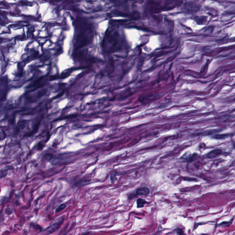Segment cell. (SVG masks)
Instances as JSON below:
<instances>
[{
	"mask_svg": "<svg viewBox=\"0 0 235 235\" xmlns=\"http://www.w3.org/2000/svg\"><path fill=\"white\" fill-rule=\"evenodd\" d=\"M184 179L185 180H188V181H194V180H196V179L189 178V177H185Z\"/></svg>",
	"mask_w": 235,
	"mask_h": 235,
	"instance_id": "12",
	"label": "cell"
},
{
	"mask_svg": "<svg viewBox=\"0 0 235 235\" xmlns=\"http://www.w3.org/2000/svg\"><path fill=\"white\" fill-rule=\"evenodd\" d=\"M13 168L11 166H7L0 170V178L5 177L7 174L9 170H13Z\"/></svg>",
	"mask_w": 235,
	"mask_h": 235,
	"instance_id": "4",
	"label": "cell"
},
{
	"mask_svg": "<svg viewBox=\"0 0 235 235\" xmlns=\"http://www.w3.org/2000/svg\"><path fill=\"white\" fill-rule=\"evenodd\" d=\"M118 175V173L116 172H113V173L111 175L110 179L111 180V182L113 183H115V181L117 180V175Z\"/></svg>",
	"mask_w": 235,
	"mask_h": 235,
	"instance_id": "7",
	"label": "cell"
},
{
	"mask_svg": "<svg viewBox=\"0 0 235 235\" xmlns=\"http://www.w3.org/2000/svg\"><path fill=\"white\" fill-rule=\"evenodd\" d=\"M63 219H62L60 220L59 222H57L54 224H53L52 225H51L50 227H48L46 230H45V233L47 234H51L53 232H55V231L57 230L60 227H61L62 224L63 223Z\"/></svg>",
	"mask_w": 235,
	"mask_h": 235,
	"instance_id": "1",
	"label": "cell"
},
{
	"mask_svg": "<svg viewBox=\"0 0 235 235\" xmlns=\"http://www.w3.org/2000/svg\"><path fill=\"white\" fill-rule=\"evenodd\" d=\"M222 153V150L220 149H214L209 152L207 154V157L209 158H213L217 157Z\"/></svg>",
	"mask_w": 235,
	"mask_h": 235,
	"instance_id": "2",
	"label": "cell"
},
{
	"mask_svg": "<svg viewBox=\"0 0 235 235\" xmlns=\"http://www.w3.org/2000/svg\"><path fill=\"white\" fill-rule=\"evenodd\" d=\"M228 135H216L214 137L216 139H225V138H226L228 137Z\"/></svg>",
	"mask_w": 235,
	"mask_h": 235,
	"instance_id": "10",
	"label": "cell"
},
{
	"mask_svg": "<svg viewBox=\"0 0 235 235\" xmlns=\"http://www.w3.org/2000/svg\"><path fill=\"white\" fill-rule=\"evenodd\" d=\"M44 157L45 158V159L47 160V161H50L52 159V157H53V155L52 154H50V153H48V154H46L45 156H44Z\"/></svg>",
	"mask_w": 235,
	"mask_h": 235,
	"instance_id": "11",
	"label": "cell"
},
{
	"mask_svg": "<svg viewBox=\"0 0 235 235\" xmlns=\"http://www.w3.org/2000/svg\"><path fill=\"white\" fill-rule=\"evenodd\" d=\"M137 207L141 208L143 207L144 205L147 203V201L141 198H139L137 200Z\"/></svg>",
	"mask_w": 235,
	"mask_h": 235,
	"instance_id": "6",
	"label": "cell"
},
{
	"mask_svg": "<svg viewBox=\"0 0 235 235\" xmlns=\"http://www.w3.org/2000/svg\"><path fill=\"white\" fill-rule=\"evenodd\" d=\"M176 232L178 234H180V235H181V234H183V233L182 232V231H181V230L180 229H178L176 231Z\"/></svg>",
	"mask_w": 235,
	"mask_h": 235,
	"instance_id": "13",
	"label": "cell"
},
{
	"mask_svg": "<svg viewBox=\"0 0 235 235\" xmlns=\"http://www.w3.org/2000/svg\"><path fill=\"white\" fill-rule=\"evenodd\" d=\"M199 156L198 154L197 153H193L191 156L188 157L187 161L189 162H192V161L195 160Z\"/></svg>",
	"mask_w": 235,
	"mask_h": 235,
	"instance_id": "8",
	"label": "cell"
},
{
	"mask_svg": "<svg viewBox=\"0 0 235 235\" xmlns=\"http://www.w3.org/2000/svg\"><path fill=\"white\" fill-rule=\"evenodd\" d=\"M90 183V181L87 180H79L75 183V185L76 187H81L88 185Z\"/></svg>",
	"mask_w": 235,
	"mask_h": 235,
	"instance_id": "5",
	"label": "cell"
},
{
	"mask_svg": "<svg viewBox=\"0 0 235 235\" xmlns=\"http://www.w3.org/2000/svg\"><path fill=\"white\" fill-rule=\"evenodd\" d=\"M66 207V206L65 204H62L60 205H59L56 209V213L59 212L62 210L64 209Z\"/></svg>",
	"mask_w": 235,
	"mask_h": 235,
	"instance_id": "9",
	"label": "cell"
},
{
	"mask_svg": "<svg viewBox=\"0 0 235 235\" xmlns=\"http://www.w3.org/2000/svg\"><path fill=\"white\" fill-rule=\"evenodd\" d=\"M149 189L147 187L140 188L136 190V193L139 195H146L149 193Z\"/></svg>",
	"mask_w": 235,
	"mask_h": 235,
	"instance_id": "3",
	"label": "cell"
}]
</instances>
